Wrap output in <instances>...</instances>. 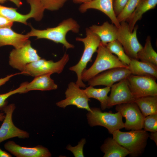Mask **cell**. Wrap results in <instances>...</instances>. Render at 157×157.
I'll list each match as a JSON object with an SVG mask.
<instances>
[{
  "label": "cell",
  "instance_id": "6da1fadb",
  "mask_svg": "<svg viewBox=\"0 0 157 157\" xmlns=\"http://www.w3.org/2000/svg\"><path fill=\"white\" fill-rule=\"evenodd\" d=\"M79 28L80 26L77 22L69 18L63 20L54 27L39 30L31 27V31L26 35L29 37L34 36L37 39H45L57 43L61 44L67 49H73L74 46L67 41L66 35L69 31L77 33L79 32Z\"/></svg>",
  "mask_w": 157,
  "mask_h": 157
},
{
  "label": "cell",
  "instance_id": "7a4b0ae2",
  "mask_svg": "<svg viewBox=\"0 0 157 157\" xmlns=\"http://www.w3.org/2000/svg\"><path fill=\"white\" fill-rule=\"evenodd\" d=\"M97 52V56L92 65L88 69H85L82 73L83 81H88L101 72L111 69L128 68V66L122 63L101 42Z\"/></svg>",
  "mask_w": 157,
  "mask_h": 157
},
{
  "label": "cell",
  "instance_id": "3957f363",
  "mask_svg": "<svg viewBox=\"0 0 157 157\" xmlns=\"http://www.w3.org/2000/svg\"><path fill=\"white\" fill-rule=\"evenodd\" d=\"M112 134L113 139L127 150L132 157H137L142 153L149 137L147 131L142 129L127 132L117 130Z\"/></svg>",
  "mask_w": 157,
  "mask_h": 157
},
{
  "label": "cell",
  "instance_id": "277c9868",
  "mask_svg": "<svg viewBox=\"0 0 157 157\" xmlns=\"http://www.w3.org/2000/svg\"><path fill=\"white\" fill-rule=\"evenodd\" d=\"M86 36L84 38L77 37V41L82 42L84 44V50L82 55L78 63L71 67L69 69L76 74L77 80L76 82L80 88H85L86 85L81 79L83 71L85 69L88 63L91 60L94 53L97 51L100 43L99 37L93 33L89 28L85 30Z\"/></svg>",
  "mask_w": 157,
  "mask_h": 157
},
{
  "label": "cell",
  "instance_id": "5b68a950",
  "mask_svg": "<svg viewBox=\"0 0 157 157\" xmlns=\"http://www.w3.org/2000/svg\"><path fill=\"white\" fill-rule=\"evenodd\" d=\"M91 109V111L87 114L88 122L91 126H103L111 134L115 131L124 128L123 117L119 112L115 113L103 112L99 108L95 107Z\"/></svg>",
  "mask_w": 157,
  "mask_h": 157
},
{
  "label": "cell",
  "instance_id": "8992f818",
  "mask_svg": "<svg viewBox=\"0 0 157 157\" xmlns=\"http://www.w3.org/2000/svg\"><path fill=\"white\" fill-rule=\"evenodd\" d=\"M69 60L68 54L65 53L59 60L54 62L41 59L27 65L21 74L33 77L51 73L60 74Z\"/></svg>",
  "mask_w": 157,
  "mask_h": 157
},
{
  "label": "cell",
  "instance_id": "52a82bcc",
  "mask_svg": "<svg viewBox=\"0 0 157 157\" xmlns=\"http://www.w3.org/2000/svg\"><path fill=\"white\" fill-rule=\"evenodd\" d=\"M138 28L135 26L132 32L129 28L128 23L126 22L120 23L118 28L117 40L122 45L126 55L131 59L138 60L137 57L138 52L143 47L139 42L137 37Z\"/></svg>",
  "mask_w": 157,
  "mask_h": 157
},
{
  "label": "cell",
  "instance_id": "ba28073f",
  "mask_svg": "<svg viewBox=\"0 0 157 157\" xmlns=\"http://www.w3.org/2000/svg\"><path fill=\"white\" fill-rule=\"evenodd\" d=\"M126 78L129 88L135 99L148 96H157L156 79L133 74Z\"/></svg>",
  "mask_w": 157,
  "mask_h": 157
},
{
  "label": "cell",
  "instance_id": "9c48e42d",
  "mask_svg": "<svg viewBox=\"0 0 157 157\" xmlns=\"http://www.w3.org/2000/svg\"><path fill=\"white\" fill-rule=\"evenodd\" d=\"M41 58L28 40L22 47L13 49L10 53L9 64L13 68L23 71L28 64Z\"/></svg>",
  "mask_w": 157,
  "mask_h": 157
},
{
  "label": "cell",
  "instance_id": "30bf717a",
  "mask_svg": "<svg viewBox=\"0 0 157 157\" xmlns=\"http://www.w3.org/2000/svg\"><path fill=\"white\" fill-rule=\"evenodd\" d=\"M16 107L14 104H6L0 108V110L5 113V117L0 128V143L7 139L18 137L20 138H28L29 134L25 131L17 127L13 124L12 115Z\"/></svg>",
  "mask_w": 157,
  "mask_h": 157
},
{
  "label": "cell",
  "instance_id": "8fae6325",
  "mask_svg": "<svg viewBox=\"0 0 157 157\" xmlns=\"http://www.w3.org/2000/svg\"><path fill=\"white\" fill-rule=\"evenodd\" d=\"M115 110L125 118L124 128L126 129H142L144 117L135 102L117 105Z\"/></svg>",
  "mask_w": 157,
  "mask_h": 157
},
{
  "label": "cell",
  "instance_id": "7c38bea8",
  "mask_svg": "<svg viewBox=\"0 0 157 157\" xmlns=\"http://www.w3.org/2000/svg\"><path fill=\"white\" fill-rule=\"evenodd\" d=\"M80 88L76 83L70 82L65 92V99L57 102V106L64 108L69 105H74L78 108L91 111L88 104L89 98Z\"/></svg>",
  "mask_w": 157,
  "mask_h": 157
},
{
  "label": "cell",
  "instance_id": "4fadbf2b",
  "mask_svg": "<svg viewBox=\"0 0 157 157\" xmlns=\"http://www.w3.org/2000/svg\"><path fill=\"white\" fill-rule=\"evenodd\" d=\"M131 74L128 68L117 67L105 71L88 81L93 87L100 85L111 87L114 83L126 78Z\"/></svg>",
  "mask_w": 157,
  "mask_h": 157
},
{
  "label": "cell",
  "instance_id": "5bb4252c",
  "mask_svg": "<svg viewBox=\"0 0 157 157\" xmlns=\"http://www.w3.org/2000/svg\"><path fill=\"white\" fill-rule=\"evenodd\" d=\"M110 90L107 108L119 104L134 102L135 99L129 88L126 78L112 85L110 87Z\"/></svg>",
  "mask_w": 157,
  "mask_h": 157
},
{
  "label": "cell",
  "instance_id": "9a60e30c",
  "mask_svg": "<svg viewBox=\"0 0 157 157\" xmlns=\"http://www.w3.org/2000/svg\"><path fill=\"white\" fill-rule=\"evenodd\" d=\"M5 149L17 157H50L51 154L47 148L38 145L33 147L21 146L13 141L4 145Z\"/></svg>",
  "mask_w": 157,
  "mask_h": 157
},
{
  "label": "cell",
  "instance_id": "2e32d148",
  "mask_svg": "<svg viewBox=\"0 0 157 157\" xmlns=\"http://www.w3.org/2000/svg\"><path fill=\"white\" fill-rule=\"evenodd\" d=\"M113 0H92L82 4L79 7V11L84 13L89 9H94L105 14L110 19L112 23L117 28L120 26L113 9Z\"/></svg>",
  "mask_w": 157,
  "mask_h": 157
},
{
  "label": "cell",
  "instance_id": "e0dca14e",
  "mask_svg": "<svg viewBox=\"0 0 157 157\" xmlns=\"http://www.w3.org/2000/svg\"><path fill=\"white\" fill-rule=\"evenodd\" d=\"M29 38L26 34L24 35L15 32L11 28H1L0 29V47L9 45L19 49L26 43Z\"/></svg>",
  "mask_w": 157,
  "mask_h": 157
},
{
  "label": "cell",
  "instance_id": "ac0fdd59",
  "mask_svg": "<svg viewBox=\"0 0 157 157\" xmlns=\"http://www.w3.org/2000/svg\"><path fill=\"white\" fill-rule=\"evenodd\" d=\"M89 28L99 37L101 42L105 45L117 40L118 28L108 21L104 22L101 25H93Z\"/></svg>",
  "mask_w": 157,
  "mask_h": 157
},
{
  "label": "cell",
  "instance_id": "d6986e66",
  "mask_svg": "<svg viewBox=\"0 0 157 157\" xmlns=\"http://www.w3.org/2000/svg\"><path fill=\"white\" fill-rule=\"evenodd\" d=\"M128 68L131 74L157 78V66L151 63L131 59Z\"/></svg>",
  "mask_w": 157,
  "mask_h": 157
},
{
  "label": "cell",
  "instance_id": "ffe728a7",
  "mask_svg": "<svg viewBox=\"0 0 157 157\" xmlns=\"http://www.w3.org/2000/svg\"><path fill=\"white\" fill-rule=\"evenodd\" d=\"M51 74L49 73L38 76L30 82H27L25 93L33 90L48 91L54 90L58 85L51 77Z\"/></svg>",
  "mask_w": 157,
  "mask_h": 157
},
{
  "label": "cell",
  "instance_id": "44dd1931",
  "mask_svg": "<svg viewBox=\"0 0 157 157\" xmlns=\"http://www.w3.org/2000/svg\"><path fill=\"white\" fill-rule=\"evenodd\" d=\"M17 9L3 6L0 4V14L7 18L10 20L20 22L27 25V20L30 18H33L36 19L38 15L35 10L31 8L30 12L26 15L22 14L18 12Z\"/></svg>",
  "mask_w": 157,
  "mask_h": 157
},
{
  "label": "cell",
  "instance_id": "7402d4cb",
  "mask_svg": "<svg viewBox=\"0 0 157 157\" xmlns=\"http://www.w3.org/2000/svg\"><path fill=\"white\" fill-rule=\"evenodd\" d=\"M157 0H141L138 6L127 22L129 30L132 32L137 22L140 20L143 15L147 11L155 8Z\"/></svg>",
  "mask_w": 157,
  "mask_h": 157
},
{
  "label": "cell",
  "instance_id": "603a6c76",
  "mask_svg": "<svg viewBox=\"0 0 157 157\" xmlns=\"http://www.w3.org/2000/svg\"><path fill=\"white\" fill-rule=\"evenodd\" d=\"M104 154V157H124L129 154V152L120 145L113 138L106 139L101 147Z\"/></svg>",
  "mask_w": 157,
  "mask_h": 157
},
{
  "label": "cell",
  "instance_id": "cb8c5ba5",
  "mask_svg": "<svg viewBox=\"0 0 157 157\" xmlns=\"http://www.w3.org/2000/svg\"><path fill=\"white\" fill-rule=\"evenodd\" d=\"M134 102L144 117L157 114V96L139 98L135 99Z\"/></svg>",
  "mask_w": 157,
  "mask_h": 157
},
{
  "label": "cell",
  "instance_id": "d4e9b609",
  "mask_svg": "<svg viewBox=\"0 0 157 157\" xmlns=\"http://www.w3.org/2000/svg\"><path fill=\"white\" fill-rule=\"evenodd\" d=\"M138 59L157 66V53L153 48L150 36L147 37L144 47L137 54Z\"/></svg>",
  "mask_w": 157,
  "mask_h": 157
},
{
  "label": "cell",
  "instance_id": "484cf974",
  "mask_svg": "<svg viewBox=\"0 0 157 157\" xmlns=\"http://www.w3.org/2000/svg\"><path fill=\"white\" fill-rule=\"evenodd\" d=\"M83 90L89 98H94L100 102L101 108L102 110L107 108L108 97V94L110 90V87L106 86L103 88H96L90 85Z\"/></svg>",
  "mask_w": 157,
  "mask_h": 157
},
{
  "label": "cell",
  "instance_id": "4316f807",
  "mask_svg": "<svg viewBox=\"0 0 157 157\" xmlns=\"http://www.w3.org/2000/svg\"><path fill=\"white\" fill-rule=\"evenodd\" d=\"M106 47L111 53L116 55L122 63L128 66L129 65L131 59L126 53L122 45L117 40L108 43Z\"/></svg>",
  "mask_w": 157,
  "mask_h": 157
},
{
  "label": "cell",
  "instance_id": "83f0119b",
  "mask_svg": "<svg viewBox=\"0 0 157 157\" xmlns=\"http://www.w3.org/2000/svg\"><path fill=\"white\" fill-rule=\"evenodd\" d=\"M141 0H129L124 8L117 16L119 23L127 22L138 6Z\"/></svg>",
  "mask_w": 157,
  "mask_h": 157
},
{
  "label": "cell",
  "instance_id": "f1b7e54d",
  "mask_svg": "<svg viewBox=\"0 0 157 157\" xmlns=\"http://www.w3.org/2000/svg\"><path fill=\"white\" fill-rule=\"evenodd\" d=\"M143 128L147 131H157V114L144 117Z\"/></svg>",
  "mask_w": 157,
  "mask_h": 157
},
{
  "label": "cell",
  "instance_id": "f546056e",
  "mask_svg": "<svg viewBox=\"0 0 157 157\" xmlns=\"http://www.w3.org/2000/svg\"><path fill=\"white\" fill-rule=\"evenodd\" d=\"M45 9L55 11L62 8L67 0H39Z\"/></svg>",
  "mask_w": 157,
  "mask_h": 157
},
{
  "label": "cell",
  "instance_id": "4dcf8cb0",
  "mask_svg": "<svg viewBox=\"0 0 157 157\" xmlns=\"http://www.w3.org/2000/svg\"><path fill=\"white\" fill-rule=\"evenodd\" d=\"M26 83H22L19 88L15 90L5 93L0 94V108L6 104V99L11 95L18 93H25Z\"/></svg>",
  "mask_w": 157,
  "mask_h": 157
},
{
  "label": "cell",
  "instance_id": "1f68e13d",
  "mask_svg": "<svg viewBox=\"0 0 157 157\" xmlns=\"http://www.w3.org/2000/svg\"><path fill=\"white\" fill-rule=\"evenodd\" d=\"M86 143L85 138L82 139L76 146L73 147L68 144L66 147V149L70 151L75 157H84L83 148Z\"/></svg>",
  "mask_w": 157,
  "mask_h": 157
},
{
  "label": "cell",
  "instance_id": "d6a6232c",
  "mask_svg": "<svg viewBox=\"0 0 157 157\" xmlns=\"http://www.w3.org/2000/svg\"><path fill=\"white\" fill-rule=\"evenodd\" d=\"M129 0H113V9L117 17L121 12Z\"/></svg>",
  "mask_w": 157,
  "mask_h": 157
},
{
  "label": "cell",
  "instance_id": "836d02e7",
  "mask_svg": "<svg viewBox=\"0 0 157 157\" xmlns=\"http://www.w3.org/2000/svg\"><path fill=\"white\" fill-rule=\"evenodd\" d=\"M13 23V22L0 14V29L5 27L11 28Z\"/></svg>",
  "mask_w": 157,
  "mask_h": 157
},
{
  "label": "cell",
  "instance_id": "e575fe53",
  "mask_svg": "<svg viewBox=\"0 0 157 157\" xmlns=\"http://www.w3.org/2000/svg\"><path fill=\"white\" fill-rule=\"evenodd\" d=\"M19 74H21V73L11 74L7 75L5 77L0 78V86L8 82L10 79L13 76Z\"/></svg>",
  "mask_w": 157,
  "mask_h": 157
},
{
  "label": "cell",
  "instance_id": "d590c367",
  "mask_svg": "<svg viewBox=\"0 0 157 157\" xmlns=\"http://www.w3.org/2000/svg\"><path fill=\"white\" fill-rule=\"evenodd\" d=\"M7 1H10L13 2L18 7L22 4V3L20 0H0V3H4Z\"/></svg>",
  "mask_w": 157,
  "mask_h": 157
},
{
  "label": "cell",
  "instance_id": "8d00e7d4",
  "mask_svg": "<svg viewBox=\"0 0 157 157\" xmlns=\"http://www.w3.org/2000/svg\"><path fill=\"white\" fill-rule=\"evenodd\" d=\"M149 136L150 139L154 141L157 145V131L151 132Z\"/></svg>",
  "mask_w": 157,
  "mask_h": 157
},
{
  "label": "cell",
  "instance_id": "74e56055",
  "mask_svg": "<svg viewBox=\"0 0 157 157\" xmlns=\"http://www.w3.org/2000/svg\"><path fill=\"white\" fill-rule=\"evenodd\" d=\"M11 155L9 153L3 151L0 148V157H11Z\"/></svg>",
  "mask_w": 157,
  "mask_h": 157
},
{
  "label": "cell",
  "instance_id": "f35d334b",
  "mask_svg": "<svg viewBox=\"0 0 157 157\" xmlns=\"http://www.w3.org/2000/svg\"><path fill=\"white\" fill-rule=\"evenodd\" d=\"M91 0H73L74 3L82 4L88 2Z\"/></svg>",
  "mask_w": 157,
  "mask_h": 157
},
{
  "label": "cell",
  "instance_id": "ab89813d",
  "mask_svg": "<svg viewBox=\"0 0 157 157\" xmlns=\"http://www.w3.org/2000/svg\"><path fill=\"white\" fill-rule=\"evenodd\" d=\"M5 117V115L3 113H0V121H2L4 120Z\"/></svg>",
  "mask_w": 157,
  "mask_h": 157
}]
</instances>
